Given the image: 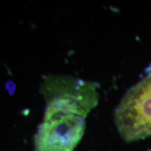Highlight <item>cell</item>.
I'll return each mask as SVG.
<instances>
[{"instance_id":"1","label":"cell","mask_w":151,"mask_h":151,"mask_svg":"<svg viewBox=\"0 0 151 151\" xmlns=\"http://www.w3.org/2000/svg\"><path fill=\"white\" fill-rule=\"evenodd\" d=\"M41 92L46 104L45 118L70 114L86 118L99 100L97 83L65 75L45 77Z\"/></svg>"},{"instance_id":"2","label":"cell","mask_w":151,"mask_h":151,"mask_svg":"<svg viewBox=\"0 0 151 151\" xmlns=\"http://www.w3.org/2000/svg\"><path fill=\"white\" fill-rule=\"evenodd\" d=\"M115 124L126 141L151 135V68L123 97L115 110Z\"/></svg>"},{"instance_id":"3","label":"cell","mask_w":151,"mask_h":151,"mask_svg":"<svg viewBox=\"0 0 151 151\" xmlns=\"http://www.w3.org/2000/svg\"><path fill=\"white\" fill-rule=\"evenodd\" d=\"M85 129L86 118L79 115L44 118L35 135V151H73Z\"/></svg>"}]
</instances>
